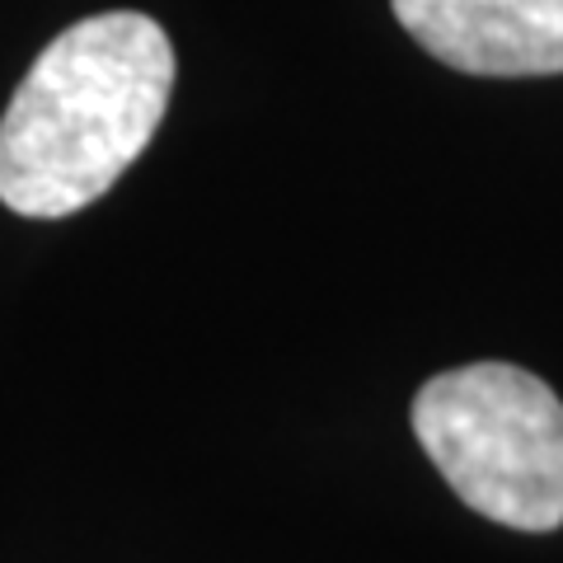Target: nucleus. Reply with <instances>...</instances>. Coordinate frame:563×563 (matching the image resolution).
<instances>
[{"label":"nucleus","instance_id":"3","mask_svg":"<svg viewBox=\"0 0 563 563\" xmlns=\"http://www.w3.org/2000/svg\"><path fill=\"white\" fill-rule=\"evenodd\" d=\"M409 38L465 76H563V0H390Z\"/></svg>","mask_w":563,"mask_h":563},{"label":"nucleus","instance_id":"2","mask_svg":"<svg viewBox=\"0 0 563 563\" xmlns=\"http://www.w3.org/2000/svg\"><path fill=\"white\" fill-rule=\"evenodd\" d=\"M413 437L470 512L526 536L563 526V399L512 362H470L413 395Z\"/></svg>","mask_w":563,"mask_h":563},{"label":"nucleus","instance_id":"1","mask_svg":"<svg viewBox=\"0 0 563 563\" xmlns=\"http://www.w3.org/2000/svg\"><path fill=\"white\" fill-rule=\"evenodd\" d=\"M174 95V43L141 10L57 33L0 118V202L57 221L99 202L151 146Z\"/></svg>","mask_w":563,"mask_h":563}]
</instances>
